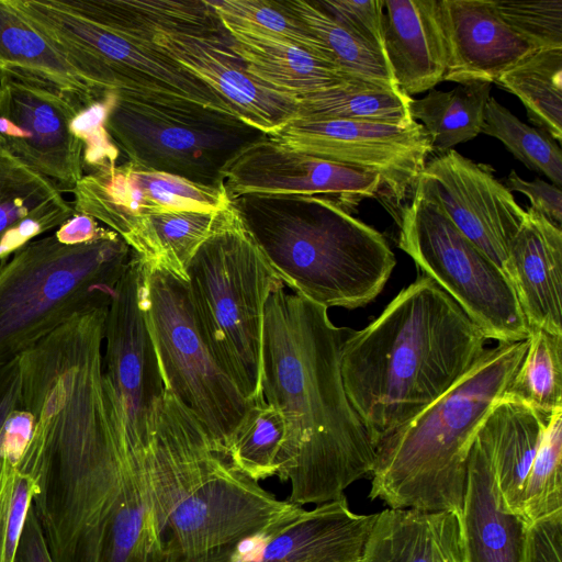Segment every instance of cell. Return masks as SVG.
<instances>
[{
	"mask_svg": "<svg viewBox=\"0 0 562 562\" xmlns=\"http://www.w3.org/2000/svg\"><path fill=\"white\" fill-rule=\"evenodd\" d=\"M491 87L487 81H472L458 83L450 91L430 89L422 99L411 98V116L422 122L432 150L448 151L481 133Z\"/></svg>",
	"mask_w": 562,
	"mask_h": 562,
	"instance_id": "31",
	"label": "cell"
},
{
	"mask_svg": "<svg viewBox=\"0 0 562 562\" xmlns=\"http://www.w3.org/2000/svg\"><path fill=\"white\" fill-rule=\"evenodd\" d=\"M286 434L283 414L266 400L254 403L227 450L232 465L258 482L274 476Z\"/></svg>",
	"mask_w": 562,
	"mask_h": 562,
	"instance_id": "36",
	"label": "cell"
},
{
	"mask_svg": "<svg viewBox=\"0 0 562 562\" xmlns=\"http://www.w3.org/2000/svg\"><path fill=\"white\" fill-rule=\"evenodd\" d=\"M503 20L537 49L562 48V0H493Z\"/></svg>",
	"mask_w": 562,
	"mask_h": 562,
	"instance_id": "40",
	"label": "cell"
},
{
	"mask_svg": "<svg viewBox=\"0 0 562 562\" xmlns=\"http://www.w3.org/2000/svg\"><path fill=\"white\" fill-rule=\"evenodd\" d=\"M550 416L501 398L475 432L504 507L522 520L525 484Z\"/></svg>",
	"mask_w": 562,
	"mask_h": 562,
	"instance_id": "24",
	"label": "cell"
},
{
	"mask_svg": "<svg viewBox=\"0 0 562 562\" xmlns=\"http://www.w3.org/2000/svg\"><path fill=\"white\" fill-rule=\"evenodd\" d=\"M117 235L102 227L93 217L75 213L54 233L56 239L65 245H82Z\"/></svg>",
	"mask_w": 562,
	"mask_h": 562,
	"instance_id": "47",
	"label": "cell"
},
{
	"mask_svg": "<svg viewBox=\"0 0 562 562\" xmlns=\"http://www.w3.org/2000/svg\"><path fill=\"white\" fill-rule=\"evenodd\" d=\"M505 272L530 329L562 335V227L528 207Z\"/></svg>",
	"mask_w": 562,
	"mask_h": 562,
	"instance_id": "21",
	"label": "cell"
},
{
	"mask_svg": "<svg viewBox=\"0 0 562 562\" xmlns=\"http://www.w3.org/2000/svg\"><path fill=\"white\" fill-rule=\"evenodd\" d=\"M144 267L146 323L165 389L227 454L252 404L218 366L200 333L187 278L164 266Z\"/></svg>",
	"mask_w": 562,
	"mask_h": 562,
	"instance_id": "10",
	"label": "cell"
},
{
	"mask_svg": "<svg viewBox=\"0 0 562 562\" xmlns=\"http://www.w3.org/2000/svg\"><path fill=\"white\" fill-rule=\"evenodd\" d=\"M268 137L293 151L378 173L396 203L412 196L432 151L428 134L417 122L396 126L351 120L292 119Z\"/></svg>",
	"mask_w": 562,
	"mask_h": 562,
	"instance_id": "14",
	"label": "cell"
},
{
	"mask_svg": "<svg viewBox=\"0 0 562 562\" xmlns=\"http://www.w3.org/2000/svg\"><path fill=\"white\" fill-rule=\"evenodd\" d=\"M102 25L143 33L160 52L213 89L240 120L267 136L296 114V99L254 77L231 50L232 41L148 30L122 22L109 21Z\"/></svg>",
	"mask_w": 562,
	"mask_h": 562,
	"instance_id": "19",
	"label": "cell"
},
{
	"mask_svg": "<svg viewBox=\"0 0 562 562\" xmlns=\"http://www.w3.org/2000/svg\"><path fill=\"white\" fill-rule=\"evenodd\" d=\"M505 187L510 191L525 194L532 210L539 212L550 222L562 227V191L561 188L549 183L539 177L532 181L520 178L515 170H512L506 178Z\"/></svg>",
	"mask_w": 562,
	"mask_h": 562,
	"instance_id": "45",
	"label": "cell"
},
{
	"mask_svg": "<svg viewBox=\"0 0 562 562\" xmlns=\"http://www.w3.org/2000/svg\"><path fill=\"white\" fill-rule=\"evenodd\" d=\"M132 257L119 236L65 245L34 239L0 267V363L79 315L108 308Z\"/></svg>",
	"mask_w": 562,
	"mask_h": 562,
	"instance_id": "7",
	"label": "cell"
},
{
	"mask_svg": "<svg viewBox=\"0 0 562 562\" xmlns=\"http://www.w3.org/2000/svg\"><path fill=\"white\" fill-rule=\"evenodd\" d=\"M33 414L21 405L7 419L0 435V459L20 464L34 431Z\"/></svg>",
	"mask_w": 562,
	"mask_h": 562,
	"instance_id": "46",
	"label": "cell"
},
{
	"mask_svg": "<svg viewBox=\"0 0 562 562\" xmlns=\"http://www.w3.org/2000/svg\"><path fill=\"white\" fill-rule=\"evenodd\" d=\"M9 2L98 93L175 97L236 115L213 89L140 32L101 25L59 0Z\"/></svg>",
	"mask_w": 562,
	"mask_h": 562,
	"instance_id": "8",
	"label": "cell"
},
{
	"mask_svg": "<svg viewBox=\"0 0 562 562\" xmlns=\"http://www.w3.org/2000/svg\"><path fill=\"white\" fill-rule=\"evenodd\" d=\"M22 403V371L19 356L0 363V435L10 414Z\"/></svg>",
	"mask_w": 562,
	"mask_h": 562,
	"instance_id": "49",
	"label": "cell"
},
{
	"mask_svg": "<svg viewBox=\"0 0 562 562\" xmlns=\"http://www.w3.org/2000/svg\"><path fill=\"white\" fill-rule=\"evenodd\" d=\"M411 98L397 88L352 78L296 99L293 119L351 120L408 126L415 122L409 113Z\"/></svg>",
	"mask_w": 562,
	"mask_h": 562,
	"instance_id": "30",
	"label": "cell"
},
{
	"mask_svg": "<svg viewBox=\"0 0 562 562\" xmlns=\"http://www.w3.org/2000/svg\"><path fill=\"white\" fill-rule=\"evenodd\" d=\"M16 70L89 103L100 98L55 47L9 2L0 0V70Z\"/></svg>",
	"mask_w": 562,
	"mask_h": 562,
	"instance_id": "29",
	"label": "cell"
},
{
	"mask_svg": "<svg viewBox=\"0 0 562 562\" xmlns=\"http://www.w3.org/2000/svg\"><path fill=\"white\" fill-rule=\"evenodd\" d=\"M398 247L464 311L487 339L526 340L530 327L506 272L414 189L396 216Z\"/></svg>",
	"mask_w": 562,
	"mask_h": 562,
	"instance_id": "11",
	"label": "cell"
},
{
	"mask_svg": "<svg viewBox=\"0 0 562 562\" xmlns=\"http://www.w3.org/2000/svg\"><path fill=\"white\" fill-rule=\"evenodd\" d=\"M14 562H54L32 505L26 515Z\"/></svg>",
	"mask_w": 562,
	"mask_h": 562,
	"instance_id": "48",
	"label": "cell"
},
{
	"mask_svg": "<svg viewBox=\"0 0 562 562\" xmlns=\"http://www.w3.org/2000/svg\"><path fill=\"white\" fill-rule=\"evenodd\" d=\"M481 133L499 139L526 167L543 173L561 188L560 145L546 132L521 122L493 97H490L485 105Z\"/></svg>",
	"mask_w": 562,
	"mask_h": 562,
	"instance_id": "37",
	"label": "cell"
},
{
	"mask_svg": "<svg viewBox=\"0 0 562 562\" xmlns=\"http://www.w3.org/2000/svg\"><path fill=\"white\" fill-rule=\"evenodd\" d=\"M459 519L465 562L520 561L527 524L504 507L487 456L475 434L468 453Z\"/></svg>",
	"mask_w": 562,
	"mask_h": 562,
	"instance_id": "23",
	"label": "cell"
},
{
	"mask_svg": "<svg viewBox=\"0 0 562 562\" xmlns=\"http://www.w3.org/2000/svg\"><path fill=\"white\" fill-rule=\"evenodd\" d=\"M448 69L446 81L495 82L537 50L497 14L493 0H438Z\"/></svg>",
	"mask_w": 562,
	"mask_h": 562,
	"instance_id": "20",
	"label": "cell"
},
{
	"mask_svg": "<svg viewBox=\"0 0 562 562\" xmlns=\"http://www.w3.org/2000/svg\"><path fill=\"white\" fill-rule=\"evenodd\" d=\"M186 277L195 322L214 359L251 404L261 391L263 315L282 282L231 200Z\"/></svg>",
	"mask_w": 562,
	"mask_h": 562,
	"instance_id": "6",
	"label": "cell"
},
{
	"mask_svg": "<svg viewBox=\"0 0 562 562\" xmlns=\"http://www.w3.org/2000/svg\"><path fill=\"white\" fill-rule=\"evenodd\" d=\"M77 15L97 21H114L148 30L186 33L193 36L232 38L206 0H59Z\"/></svg>",
	"mask_w": 562,
	"mask_h": 562,
	"instance_id": "28",
	"label": "cell"
},
{
	"mask_svg": "<svg viewBox=\"0 0 562 562\" xmlns=\"http://www.w3.org/2000/svg\"><path fill=\"white\" fill-rule=\"evenodd\" d=\"M231 200L283 284L327 310L366 306L396 265L380 232L326 198L243 194Z\"/></svg>",
	"mask_w": 562,
	"mask_h": 562,
	"instance_id": "4",
	"label": "cell"
},
{
	"mask_svg": "<svg viewBox=\"0 0 562 562\" xmlns=\"http://www.w3.org/2000/svg\"><path fill=\"white\" fill-rule=\"evenodd\" d=\"M282 1L311 32L323 57L342 74L349 78L397 88L385 56L348 32L315 0Z\"/></svg>",
	"mask_w": 562,
	"mask_h": 562,
	"instance_id": "33",
	"label": "cell"
},
{
	"mask_svg": "<svg viewBox=\"0 0 562 562\" xmlns=\"http://www.w3.org/2000/svg\"><path fill=\"white\" fill-rule=\"evenodd\" d=\"M147 458L165 562H192L231 548L300 507L235 469L169 391Z\"/></svg>",
	"mask_w": 562,
	"mask_h": 562,
	"instance_id": "3",
	"label": "cell"
},
{
	"mask_svg": "<svg viewBox=\"0 0 562 562\" xmlns=\"http://www.w3.org/2000/svg\"><path fill=\"white\" fill-rule=\"evenodd\" d=\"M376 514L353 513L344 496L300 506L270 527L199 562H360Z\"/></svg>",
	"mask_w": 562,
	"mask_h": 562,
	"instance_id": "18",
	"label": "cell"
},
{
	"mask_svg": "<svg viewBox=\"0 0 562 562\" xmlns=\"http://www.w3.org/2000/svg\"><path fill=\"white\" fill-rule=\"evenodd\" d=\"M71 193L74 210L105 224L125 243L140 222L169 212L215 213L231 198L225 187H209L131 161L89 172Z\"/></svg>",
	"mask_w": 562,
	"mask_h": 562,
	"instance_id": "16",
	"label": "cell"
},
{
	"mask_svg": "<svg viewBox=\"0 0 562 562\" xmlns=\"http://www.w3.org/2000/svg\"><path fill=\"white\" fill-rule=\"evenodd\" d=\"M519 562H562V512L526 525Z\"/></svg>",
	"mask_w": 562,
	"mask_h": 562,
	"instance_id": "44",
	"label": "cell"
},
{
	"mask_svg": "<svg viewBox=\"0 0 562 562\" xmlns=\"http://www.w3.org/2000/svg\"><path fill=\"white\" fill-rule=\"evenodd\" d=\"M502 398L544 416L562 408V335L531 329L525 357Z\"/></svg>",
	"mask_w": 562,
	"mask_h": 562,
	"instance_id": "35",
	"label": "cell"
},
{
	"mask_svg": "<svg viewBox=\"0 0 562 562\" xmlns=\"http://www.w3.org/2000/svg\"><path fill=\"white\" fill-rule=\"evenodd\" d=\"M562 408L549 418L532 461L524 493L522 517L530 524L562 512Z\"/></svg>",
	"mask_w": 562,
	"mask_h": 562,
	"instance_id": "39",
	"label": "cell"
},
{
	"mask_svg": "<svg viewBox=\"0 0 562 562\" xmlns=\"http://www.w3.org/2000/svg\"><path fill=\"white\" fill-rule=\"evenodd\" d=\"M34 493L33 480L18 465L0 459V562L15 560Z\"/></svg>",
	"mask_w": 562,
	"mask_h": 562,
	"instance_id": "42",
	"label": "cell"
},
{
	"mask_svg": "<svg viewBox=\"0 0 562 562\" xmlns=\"http://www.w3.org/2000/svg\"><path fill=\"white\" fill-rule=\"evenodd\" d=\"M144 288V262L132 250L105 318L103 372L125 441L135 451L149 448L165 394L146 323Z\"/></svg>",
	"mask_w": 562,
	"mask_h": 562,
	"instance_id": "12",
	"label": "cell"
},
{
	"mask_svg": "<svg viewBox=\"0 0 562 562\" xmlns=\"http://www.w3.org/2000/svg\"><path fill=\"white\" fill-rule=\"evenodd\" d=\"M75 213L48 179L0 148V260Z\"/></svg>",
	"mask_w": 562,
	"mask_h": 562,
	"instance_id": "25",
	"label": "cell"
},
{
	"mask_svg": "<svg viewBox=\"0 0 562 562\" xmlns=\"http://www.w3.org/2000/svg\"><path fill=\"white\" fill-rule=\"evenodd\" d=\"M487 338L432 279L418 274L340 350L346 394L375 447L449 391Z\"/></svg>",
	"mask_w": 562,
	"mask_h": 562,
	"instance_id": "2",
	"label": "cell"
},
{
	"mask_svg": "<svg viewBox=\"0 0 562 562\" xmlns=\"http://www.w3.org/2000/svg\"><path fill=\"white\" fill-rule=\"evenodd\" d=\"M206 2L223 25L278 38L324 58L316 40L307 27L285 8L283 1L206 0Z\"/></svg>",
	"mask_w": 562,
	"mask_h": 562,
	"instance_id": "38",
	"label": "cell"
},
{
	"mask_svg": "<svg viewBox=\"0 0 562 562\" xmlns=\"http://www.w3.org/2000/svg\"><path fill=\"white\" fill-rule=\"evenodd\" d=\"M528 339L498 342L449 391L375 447L370 499L461 516L474 434L522 361Z\"/></svg>",
	"mask_w": 562,
	"mask_h": 562,
	"instance_id": "5",
	"label": "cell"
},
{
	"mask_svg": "<svg viewBox=\"0 0 562 562\" xmlns=\"http://www.w3.org/2000/svg\"><path fill=\"white\" fill-rule=\"evenodd\" d=\"M82 104L37 78L0 70V148L71 192L83 177V145L70 130Z\"/></svg>",
	"mask_w": 562,
	"mask_h": 562,
	"instance_id": "13",
	"label": "cell"
},
{
	"mask_svg": "<svg viewBox=\"0 0 562 562\" xmlns=\"http://www.w3.org/2000/svg\"><path fill=\"white\" fill-rule=\"evenodd\" d=\"M415 189L435 201L456 227L504 271L525 215L494 169L454 149L426 162Z\"/></svg>",
	"mask_w": 562,
	"mask_h": 562,
	"instance_id": "15",
	"label": "cell"
},
{
	"mask_svg": "<svg viewBox=\"0 0 562 562\" xmlns=\"http://www.w3.org/2000/svg\"><path fill=\"white\" fill-rule=\"evenodd\" d=\"M460 532L454 513L389 508L376 514L360 562H446Z\"/></svg>",
	"mask_w": 562,
	"mask_h": 562,
	"instance_id": "27",
	"label": "cell"
},
{
	"mask_svg": "<svg viewBox=\"0 0 562 562\" xmlns=\"http://www.w3.org/2000/svg\"><path fill=\"white\" fill-rule=\"evenodd\" d=\"M116 98V92L106 91L82 104L71 120L70 130L83 145L82 164L88 173L117 165L120 149L106 127Z\"/></svg>",
	"mask_w": 562,
	"mask_h": 562,
	"instance_id": "41",
	"label": "cell"
},
{
	"mask_svg": "<svg viewBox=\"0 0 562 562\" xmlns=\"http://www.w3.org/2000/svg\"><path fill=\"white\" fill-rule=\"evenodd\" d=\"M384 56L396 87L411 97L445 80L448 55L438 0H384Z\"/></svg>",
	"mask_w": 562,
	"mask_h": 562,
	"instance_id": "22",
	"label": "cell"
},
{
	"mask_svg": "<svg viewBox=\"0 0 562 562\" xmlns=\"http://www.w3.org/2000/svg\"><path fill=\"white\" fill-rule=\"evenodd\" d=\"M215 213L183 211L148 216L126 244L145 263L186 277L190 260L212 231Z\"/></svg>",
	"mask_w": 562,
	"mask_h": 562,
	"instance_id": "34",
	"label": "cell"
},
{
	"mask_svg": "<svg viewBox=\"0 0 562 562\" xmlns=\"http://www.w3.org/2000/svg\"><path fill=\"white\" fill-rule=\"evenodd\" d=\"M446 562H465L461 532L460 536L451 544L446 558Z\"/></svg>",
	"mask_w": 562,
	"mask_h": 562,
	"instance_id": "50",
	"label": "cell"
},
{
	"mask_svg": "<svg viewBox=\"0 0 562 562\" xmlns=\"http://www.w3.org/2000/svg\"><path fill=\"white\" fill-rule=\"evenodd\" d=\"M231 50L247 70L272 89L299 99L352 79L324 58L291 43L224 25Z\"/></svg>",
	"mask_w": 562,
	"mask_h": 562,
	"instance_id": "26",
	"label": "cell"
},
{
	"mask_svg": "<svg viewBox=\"0 0 562 562\" xmlns=\"http://www.w3.org/2000/svg\"><path fill=\"white\" fill-rule=\"evenodd\" d=\"M347 330L283 282L267 300L261 391L285 418L276 475L290 483L292 504L335 501L373 469L375 449L341 376Z\"/></svg>",
	"mask_w": 562,
	"mask_h": 562,
	"instance_id": "1",
	"label": "cell"
},
{
	"mask_svg": "<svg viewBox=\"0 0 562 562\" xmlns=\"http://www.w3.org/2000/svg\"><path fill=\"white\" fill-rule=\"evenodd\" d=\"M337 23L384 55V0H315Z\"/></svg>",
	"mask_w": 562,
	"mask_h": 562,
	"instance_id": "43",
	"label": "cell"
},
{
	"mask_svg": "<svg viewBox=\"0 0 562 562\" xmlns=\"http://www.w3.org/2000/svg\"><path fill=\"white\" fill-rule=\"evenodd\" d=\"M106 123L128 161L209 187L246 146L267 135L238 116L175 97L116 92Z\"/></svg>",
	"mask_w": 562,
	"mask_h": 562,
	"instance_id": "9",
	"label": "cell"
},
{
	"mask_svg": "<svg viewBox=\"0 0 562 562\" xmlns=\"http://www.w3.org/2000/svg\"><path fill=\"white\" fill-rule=\"evenodd\" d=\"M495 83L521 101L538 128L557 143L562 140V48L535 50L502 74Z\"/></svg>",
	"mask_w": 562,
	"mask_h": 562,
	"instance_id": "32",
	"label": "cell"
},
{
	"mask_svg": "<svg viewBox=\"0 0 562 562\" xmlns=\"http://www.w3.org/2000/svg\"><path fill=\"white\" fill-rule=\"evenodd\" d=\"M228 195H308L326 198L353 215L383 188L370 170L286 149L268 136L241 149L224 168Z\"/></svg>",
	"mask_w": 562,
	"mask_h": 562,
	"instance_id": "17",
	"label": "cell"
}]
</instances>
